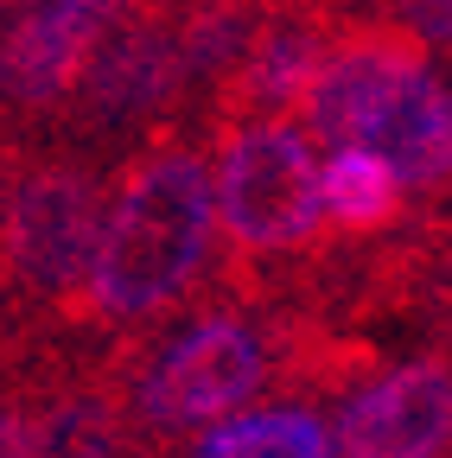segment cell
I'll return each instance as SVG.
<instances>
[{
	"label": "cell",
	"instance_id": "cell-1",
	"mask_svg": "<svg viewBox=\"0 0 452 458\" xmlns=\"http://www.w3.org/2000/svg\"><path fill=\"white\" fill-rule=\"evenodd\" d=\"M217 179L192 153H159L134 165L102 210V242L90 267V293L115 318H147L173 306L204 267L217 229Z\"/></svg>",
	"mask_w": 452,
	"mask_h": 458
},
{
	"label": "cell",
	"instance_id": "cell-2",
	"mask_svg": "<svg viewBox=\"0 0 452 458\" xmlns=\"http://www.w3.org/2000/svg\"><path fill=\"white\" fill-rule=\"evenodd\" d=\"M217 216L243 249H294L325 216V165L287 122L230 134L217 159Z\"/></svg>",
	"mask_w": 452,
	"mask_h": 458
},
{
	"label": "cell",
	"instance_id": "cell-3",
	"mask_svg": "<svg viewBox=\"0 0 452 458\" xmlns=\"http://www.w3.org/2000/svg\"><path fill=\"white\" fill-rule=\"evenodd\" d=\"M268 357L261 337L243 318H204L166 344V357L141 382V420L179 433V427H217L249 408L261 388Z\"/></svg>",
	"mask_w": 452,
	"mask_h": 458
},
{
	"label": "cell",
	"instance_id": "cell-4",
	"mask_svg": "<svg viewBox=\"0 0 452 458\" xmlns=\"http://www.w3.org/2000/svg\"><path fill=\"white\" fill-rule=\"evenodd\" d=\"M452 439V369L402 363L331 420V458H439Z\"/></svg>",
	"mask_w": 452,
	"mask_h": 458
},
{
	"label": "cell",
	"instance_id": "cell-5",
	"mask_svg": "<svg viewBox=\"0 0 452 458\" xmlns=\"http://www.w3.org/2000/svg\"><path fill=\"white\" fill-rule=\"evenodd\" d=\"M102 198L83 172H38L26 179L7 204V249L13 267L45 286V293H64V286L90 280L96 267V242H102Z\"/></svg>",
	"mask_w": 452,
	"mask_h": 458
},
{
	"label": "cell",
	"instance_id": "cell-6",
	"mask_svg": "<svg viewBox=\"0 0 452 458\" xmlns=\"http://www.w3.org/2000/svg\"><path fill=\"white\" fill-rule=\"evenodd\" d=\"M128 0H32L0 26V96L13 102H51L64 96L108 26L122 20Z\"/></svg>",
	"mask_w": 452,
	"mask_h": 458
},
{
	"label": "cell",
	"instance_id": "cell-7",
	"mask_svg": "<svg viewBox=\"0 0 452 458\" xmlns=\"http://www.w3.org/2000/svg\"><path fill=\"white\" fill-rule=\"evenodd\" d=\"M421 51L395 45V38H357L345 51H331L312 89H306V122L319 140L331 147H363L376 134V122L402 102V89L421 77Z\"/></svg>",
	"mask_w": 452,
	"mask_h": 458
},
{
	"label": "cell",
	"instance_id": "cell-8",
	"mask_svg": "<svg viewBox=\"0 0 452 458\" xmlns=\"http://www.w3.org/2000/svg\"><path fill=\"white\" fill-rule=\"evenodd\" d=\"M185 77H192V64H185V38H179L173 26L128 20V13L108 26V38L96 45L90 71H83L90 102H96L102 114H141V108L166 102Z\"/></svg>",
	"mask_w": 452,
	"mask_h": 458
},
{
	"label": "cell",
	"instance_id": "cell-9",
	"mask_svg": "<svg viewBox=\"0 0 452 458\" xmlns=\"http://www.w3.org/2000/svg\"><path fill=\"white\" fill-rule=\"evenodd\" d=\"M363 147H376L408 185H439L452 172V89L433 83V71H421Z\"/></svg>",
	"mask_w": 452,
	"mask_h": 458
},
{
	"label": "cell",
	"instance_id": "cell-10",
	"mask_svg": "<svg viewBox=\"0 0 452 458\" xmlns=\"http://www.w3.org/2000/svg\"><path fill=\"white\" fill-rule=\"evenodd\" d=\"M192 458H331V427H319L306 408H261L217 420Z\"/></svg>",
	"mask_w": 452,
	"mask_h": 458
},
{
	"label": "cell",
	"instance_id": "cell-11",
	"mask_svg": "<svg viewBox=\"0 0 452 458\" xmlns=\"http://www.w3.org/2000/svg\"><path fill=\"white\" fill-rule=\"evenodd\" d=\"M319 64H325V51H319V38H312L306 26H274V32H261V38L249 45V57L236 64V83H243V96L261 102V108H287L294 96L312 89Z\"/></svg>",
	"mask_w": 452,
	"mask_h": 458
},
{
	"label": "cell",
	"instance_id": "cell-12",
	"mask_svg": "<svg viewBox=\"0 0 452 458\" xmlns=\"http://www.w3.org/2000/svg\"><path fill=\"white\" fill-rule=\"evenodd\" d=\"M402 172H395L376 147H337L325 159V216L370 229L382 216H395V198H402Z\"/></svg>",
	"mask_w": 452,
	"mask_h": 458
},
{
	"label": "cell",
	"instance_id": "cell-13",
	"mask_svg": "<svg viewBox=\"0 0 452 458\" xmlns=\"http://www.w3.org/2000/svg\"><path fill=\"white\" fill-rule=\"evenodd\" d=\"M32 433H38V458H115V420L96 401H64Z\"/></svg>",
	"mask_w": 452,
	"mask_h": 458
},
{
	"label": "cell",
	"instance_id": "cell-14",
	"mask_svg": "<svg viewBox=\"0 0 452 458\" xmlns=\"http://www.w3.org/2000/svg\"><path fill=\"white\" fill-rule=\"evenodd\" d=\"M395 20L427 45H452V0H395Z\"/></svg>",
	"mask_w": 452,
	"mask_h": 458
},
{
	"label": "cell",
	"instance_id": "cell-15",
	"mask_svg": "<svg viewBox=\"0 0 452 458\" xmlns=\"http://www.w3.org/2000/svg\"><path fill=\"white\" fill-rule=\"evenodd\" d=\"M0 458H38V433L13 408H0Z\"/></svg>",
	"mask_w": 452,
	"mask_h": 458
}]
</instances>
